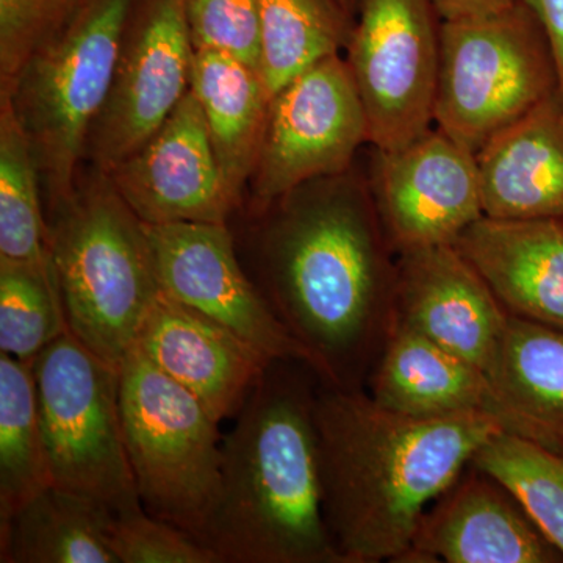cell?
Returning <instances> with one entry per match:
<instances>
[{
	"label": "cell",
	"instance_id": "obj_1",
	"mask_svg": "<svg viewBox=\"0 0 563 563\" xmlns=\"http://www.w3.org/2000/svg\"><path fill=\"white\" fill-rule=\"evenodd\" d=\"M261 214L255 285L321 383L365 390L396 325V252L372 188L320 177Z\"/></svg>",
	"mask_w": 563,
	"mask_h": 563
},
{
	"label": "cell",
	"instance_id": "obj_2",
	"mask_svg": "<svg viewBox=\"0 0 563 563\" xmlns=\"http://www.w3.org/2000/svg\"><path fill=\"white\" fill-rule=\"evenodd\" d=\"M314 422L322 509L344 563L401 561L426 510L506 431L488 413L409 417L321 380Z\"/></svg>",
	"mask_w": 563,
	"mask_h": 563
},
{
	"label": "cell",
	"instance_id": "obj_3",
	"mask_svg": "<svg viewBox=\"0 0 563 563\" xmlns=\"http://www.w3.org/2000/svg\"><path fill=\"white\" fill-rule=\"evenodd\" d=\"M318 384L306 363L274 362L222 439L220 488L198 533L221 563H344L322 509Z\"/></svg>",
	"mask_w": 563,
	"mask_h": 563
},
{
	"label": "cell",
	"instance_id": "obj_4",
	"mask_svg": "<svg viewBox=\"0 0 563 563\" xmlns=\"http://www.w3.org/2000/svg\"><path fill=\"white\" fill-rule=\"evenodd\" d=\"M47 244L69 331L120 366L161 291L146 225L95 168L52 207Z\"/></svg>",
	"mask_w": 563,
	"mask_h": 563
},
{
	"label": "cell",
	"instance_id": "obj_5",
	"mask_svg": "<svg viewBox=\"0 0 563 563\" xmlns=\"http://www.w3.org/2000/svg\"><path fill=\"white\" fill-rule=\"evenodd\" d=\"M136 0H77L9 87L49 209L68 198L96 118L109 96Z\"/></svg>",
	"mask_w": 563,
	"mask_h": 563
},
{
	"label": "cell",
	"instance_id": "obj_6",
	"mask_svg": "<svg viewBox=\"0 0 563 563\" xmlns=\"http://www.w3.org/2000/svg\"><path fill=\"white\" fill-rule=\"evenodd\" d=\"M554 95L550 41L520 0L496 13L440 24L433 122L474 155Z\"/></svg>",
	"mask_w": 563,
	"mask_h": 563
},
{
	"label": "cell",
	"instance_id": "obj_7",
	"mask_svg": "<svg viewBox=\"0 0 563 563\" xmlns=\"http://www.w3.org/2000/svg\"><path fill=\"white\" fill-rule=\"evenodd\" d=\"M120 406L141 506L198 539L220 488V421L135 344L120 365Z\"/></svg>",
	"mask_w": 563,
	"mask_h": 563
},
{
	"label": "cell",
	"instance_id": "obj_8",
	"mask_svg": "<svg viewBox=\"0 0 563 563\" xmlns=\"http://www.w3.org/2000/svg\"><path fill=\"white\" fill-rule=\"evenodd\" d=\"M52 485L113 517L143 509L120 406V366L65 333L33 361Z\"/></svg>",
	"mask_w": 563,
	"mask_h": 563
},
{
	"label": "cell",
	"instance_id": "obj_9",
	"mask_svg": "<svg viewBox=\"0 0 563 563\" xmlns=\"http://www.w3.org/2000/svg\"><path fill=\"white\" fill-rule=\"evenodd\" d=\"M439 18L432 0H361L347 65L377 152L402 150L432 129Z\"/></svg>",
	"mask_w": 563,
	"mask_h": 563
},
{
	"label": "cell",
	"instance_id": "obj_10",
	"mask_svg": "<svg viewBox=\"0 0 563 563\" xmlns=\"http://www.w3.org/2000/svg\"><path fill=\"white\" fill-rule=\"evenodd\" d=\"M368 139V121L350 65L322 58L273 96L252 174L255 211L320 177L350 168Z\"/></svg>",
	"mask_w": 563,
	"mask_h": 563
},
{
	"label": "cell",
	"instance_id": "obj_11",
	"mask_svg": "<svg viewBox=\"0 0 563 563\" xmlns=\"http://www.w3.org/2000/svg\"><path fill=\"white\" fill-rule=\"evenodd\" d=\"M132 13L85 146L84 158L103 173L140 151L190 91L196 49L185 0H143Z\"/></svg>",
	"mask_w": 563,
	"mask_h": 563
},
{
	"label": "cell",
	"instance_id": "obj_12",
	"mask_svg": "<svg viewBox=\"0 0 563 563\" xmlns=\"http://www.w3.org/2000/svg\"><path fill=\"white\" fill-rule=\"evenodd\" d=\"M144 225L163 292L231 329L272 361L310 366L309 354L244 273L228 224Z\"/></svg>",
	"mask_w": 563,
	"mask_h": 563
},
{
	"label": "cell",
	"instance_id": "obj_13",
	"mask_svg": "<svg viewBox=\"0 0 563 563\" xmlns=\"http://www.w3.org/2000/svg\"><path fill=\"white\" fill-rule=\"evenodd\" d=\"M372 191L396 254L454 244L484 217L476 155L439 128L379 152Z\"/></svg>",
	"mask_w": 563,
	"mask_h": 563
},
{
	"label": "cell",
	"instance_id": "obj_14",
	"mask_svg": "<svg viewBox=\"0 0 563 563\" xmlns=\"http://www.w3.org/2000/svg\"><path fill=\"white\" fill-rule=\"evenodd\" d=\"M107 176L144 224H228L239 207L222 179L201 106L191 91L161 131Z\"/></svg>",
	"mask_w": 563,
	"mask_h": 563
},
{
	"label": "cell",
	"instance_id": "obj_15",
	"mask_svg": "<svg viewBox=\"0 0 563 563\" xmlns=\"http://www.w3.org/2000/svg\"><path fill=\"white\" fill-rule=\"evenodd\" d=\"M396 324L495 373L510 314L453 244L398 252Z\"/></svg>",
	"mask_w": 563,
	"mask_h": 563
},
{
	"label": "cell",
	"instance_id": "obj_16",
	"mask_svg": "<svg viewBox=\"0 0 563 563\" xmlns=\"http://www.w3.org/2000/svg\"><path fill=\"white\" fill-rule=\"evenodd\" d=\"M406 563H558L563 554L498 481L470 463L422 515Z\"/></svg>",
	"mask_w": 563,
	"mask_h": 563
},
{
	"label": "cell",
	"instance_id": "obj_17",
	"mask_svg": "<svg viewBox=\"0 0 563 563\" xmlns=\"http://www.w3.org/2000/svg\"><path fill=\"white\" fill-rule=\"evenodd\" d=\"M133 344L220 422L239 415L276 362L162 290L152 299Z\"/></svg>",
	"mask_w": 563,
	"mask_h": 563
},
{
	"label": "cell",
	"instance_id": "obj_18",
	"mask_svg": "<svg viewBox=\"0 0 563 563\" xmlns=\"http://www.w3.org/2000/svg\"><path fill=\"white\" fill-rule=\"evenodd\" d=\"M453 246L509 314L563 331V218L483 217Z\"/></svg>",
	"mask_w": 563,
	"mask_h": 563
},
{
	"label": "cell",
	"instance_id": "obj_19",
	"mask_svg": "<svg viewBox=\"0 0 563 563\" xmlns=\"http://www.w3.org/2000/svg\"><path fill=\"white\" fill-rule=\"evenodd\" d=\"M484 217L563 218V102L540 103L476 154Z\"/></svg>",
	"mask_w": 563,
	"mask_h": 563
},
{
	"label": "cell",
	"instance_id": "obj_20",
	"mask_svg": "<svg viewBox=\"0 0 563 563\" xmlns=\"http://www.w3.org/2000/svg\"><path fill=\"white\" fill-rule=\"evenodd\" d=\"M365 390L391 412L420 418L483 412L504 426L490 377L402 324L393 329Z\"/></svg>",
	"mask_w": 563,
	"mask_h": 563
},
{
	"label": "cell",
	"instance_id": "obj_21",
	"mask_svg": "<svg viewBox=\"0 0 563 563\" xmlns=\"http://www.w3.org/2000/svg\"><path fill=\"white\" fill-rule=\"evenodd\" d=\"M190 91L201 106L225 187L240 206L261 155L272 95L261 70L211 51H196Z\"/></svg>",
	"mask_w": 563,
	"mask_h": 563
},
{
	"label": "cell",
	"instance_id": "obj_22",
	"mask_svg": "<svg viewBox=\"0 0 563 563\" xmlns=\"http://www.w3.org/2000/svg\"><path fill=\"white\" fill-rule=\"evenodd\" d=\"M490 380L506 432L563 454V331L510 314Z\"/></svg>",
	"mask_w": 563,
	"mask_h": 563
},
{
	"label": "cell",
	"instance_id": "obj_23",
	"mask_svg": "<svg viewBox=\"0 0 563 563\" xmlns=\"http://www.w3.org/2000/svg\"><path fill=\"white\" fill-rule=\"evenodd\" d=\"M111 520L98 504L51 485L0 523V562L118 563Z\"/></svg>",
	"mask_w": 563,
	"mask_h": 563
},
{
	"label": "cell",
	"instance_id": "obj_24",
	"mask_svg": "<svg viewBox=\"0 0 563 563\" xmlns=\"http://www.w3.org/2000/svg\"><path fill=\"white\" fill-rule=\"evenodd\" d=\"M52 485L33 363L0 354V523Z\"/></svg>",
	"mask_w": 563,
	"mask_h": 563
},
{
	"label": "cell",
	"instance_id": "obj_25",
	"mask_svg": "<svg viewBox=\"0 0 563 563\" xmlns=\"http://www.w3.org/2000/svg\"><path fill=\"white\" fill-rule=\"evenodd\" d=\"M261 73L269 95L351 40V16L336 0H258Z\"/></svg>",
	"mask_w": 563,
	"mask_h": 563
},
{
	"label": "cell",
	"instance_id": "obj_26",
	"mask_svg": "<svg viewBox=\"0 0 563 563\" xmlns=\"http://www.w3.org/2000/svg\"><path fill=\"white\" fill-rule=\"evenodd\" d=\"M43 181L9 95L0 92V258L51 261Z\"/></svg>",
	"mask_w": 563,
	"mask_h": 563
},
{
	"label": "cell",
	"instance_id": "obj_27",
	"mask_svg": "<svg viewBox=\"0 0 563 563\" xmlns=\"http://www.w3.org/2000/svg\"><path fill=\"white\" fill-rule=\"evenodd\" d=\"M472 463L504 485L533 525L563 554V454L512 432H499Z\"/></svg>",
	"mask_w": 563,
	"mask_h": 563
},
{
	"label": "cell",
	"instance_id": "obj_28",
	"mask_svg": "<svg viewBox=\"0 0 563 563\" xmlns=\"http://www.w3.org/2000/svg\"><path fill=\"white\" fill-rule=\"evenodd\" d=\"M68 332L52 258H0V351L33 363L41 351Z\"/></svg>",
	"mask_w": 563,
	"mask_h": 563
},
{
	"label": "cell",
	"instance_id": "obj_29",
	"mask_svg": "<svg viewBox=\"0 0 563 563\" xmlns=\"http://www.w3.org/2000/svg\"><path fill=\"white\" fill-rule=\"evenodd\" d=\"M185 16L196 51L221 52L261 70L258 0H185Z\"/></svg>",
	"mask_w": 563,
	"mask_h": 563
},
{
	"label": "cell",
	"instance_id": "obj_30",
	"mask_svg": "<svg viewBox=\"0 0 563 563\" xmlns=\"http://www.w3.org/2000/svg\"><path fill=\"white\" fill-rule=\"evenodd\" d=\"M110 544L118 563H221L190 532L144 509L113 517Z\"/></svg>",
	"mask_w": 563,
	"mask_h": 563
},
{
	"label": "cell",
	"instance_id": "obj_31",
	"mask_svg": "<svg viewBox=\"0 0 563 563\" xmlns=\"http://www.w3.org/2000/svg\"><path fill=\"white\" fill-rule=\"evenodd\" d=\"M77 0H0V88L68 18Z\"/></svg>",
	"mask_w": 563,
	"mask_h": 563
},
{
	"label": "cell",
	"instance_id": "obj_32",
	"mask_svg": "<svg viewBox=\"0 0 563 563\" xmlns=\"http://www.w3.org/2000/svg\"><path fill=\"white\" fill-rule=\"evenodd\" d=\"M542 25L558 70L559 98L563 102V0H520Z\"/></svg>",
	"mask_w": 563,
	"mask_h": 563
},
{
	"label": "cell",
	"instance_id": "obj_33",
	"mask_svg": "<svg viewBox=\"0 0 563 563\" xmlns=\"http://www.w3.org/2000/svg\"><path fill=\"white\" fill-rule=\"evenodd\" d=\"M442 21L485 16L512 7L517 0H432Z\"/></svg>",
	"mask_w": 563,
	"mask_h": 563
},
{
	"label": "cell",
	"instance_id": "obj_34",
	"mask_svg": "<svg viewBox=\"0 0 563 563\" xmlns=\"http://www.w3.org/2000/svg\"><path fill=\"white\" fill-rule=\"evenodd\" d=\"M336 2L340 3V7H342V9L346 11L347 14H350V16H352V13H354L357 3L361 5V0H336Z\"/></svg>",
	"mask_w": 563,
	"mask_h": 563
}]
</instances>
